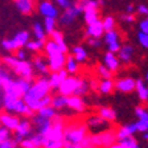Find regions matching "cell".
Segmentation results:
<instances>
[{
	"mask_svg": "<svg viewBox=\"0 0 148 148\" xmlns=\"http://www.w3.org/2000/svg\"><path fill=\"white\" fill-rule=\"evenodd\" d=\"M89 134L85 120L69 119L64 121L63 148H82L81 142Z\"/></svg>",
	"mask_w": 148,
	"mask_h": 148,
	"instance_id": "cell-1",
	"label": "cell"
},
{
	"mask_svg": "<svg viewBox=\"0 0 148 148\" xmlns=\"http://www.w3.org/2000/svg\"><path fill=\"white\" fill-rule=\"evenodd\" d=\"M50 91H51V87H50V83H49V79L42 77L31 84L29 91L26 94H24L21 98L33 112H38L40 109L39 100L43 98L45 95L50 94Z\"/></svg>",
	"mask_w": 148,
	"mask_h": 148,
	"instance_id": "cell-2",
	"label": "cell"
},
{
	"mask_svg": "<svg viewBox=\"0 0 148 148\" xmlns=\"http://www.w3.org/2000/svg\"><path fill=\"white\" fill-rule=\"evenodd\" d=\"M44 50L46 53V57L49 59V69L51 72L59 71L64 68L65 65V53L59 49V46L53 42H46L44 45Z\"/></svg>",
	"mask_w": 148,
	"mask_h": 148,
	"instance_id": "cell-3",
	"label": "cell"
},
{
	"mask_svg": "<svg viewBox=\"0 0 148 148\" xmlns=\"http://www.w3.org/2000/svg\"><path fill=\"white\" fill-rule=\"evenodd\" d=\"M3 63L7 65V68H11L17 75H19L20 78H24L29 82H32L33 78V69L31 63L26 60H20L17 57L6 56L3 58Z\"/></svg>",
	"mask_w": 148,
	"mask_h": 148,
	"instance_id": "cell-4",
	"label": "cell"
},
{
	"mask_svg": "<svg viewBox=\"0 0 148 148\" xmlns=\"http://www.w3.org/2000/svg\"><path fill=\"white\" fill-rule=\"evenodd\" d=\"M91 139H92V142L96 148H106L108 146H112L117 142L116 129L108 128L106 130L91 134Z\"/></svg>",
	"mask_w": 148,
	"mask_h": 148,
	"instance_id": "cell-5",
	"label": "cell"
},
{
	"mask_svg": "<svg viewBox=\"0 0 148 148\" xmlns=\"http://www.w3.org/2000/svg\"><path fill=\"white\" fill-rule=\"evenodd\" d=\"M30 39V33L27 31H21L18 32L12 39H5L1 42V46L7 51H13L18 50L21 46L26 45V43Z\"/></svg>",
	"mask_w": 148,
	"mask_h": 148,
	"instance_id": "cell-6",
	"label": "cell"
},
{
	"mask_svg": "<svg viewBox=\"0 0 148 148\" xmlns=\"http://www.w3.org/2000/svg\"><path fill=\"white\" fill-rule=\"evenodd\" d=\"M79 13H83V10L82 7L76 4V5H70L69 7L65 8L64 13L60 16L59 18V23L62 25H70V24L73 23V20L76 19V17L79 14Z\"/></svg>",
	"mask_w": 148,
	"mask_h": 148,
	"instance_id": "cell-7",
	"label": "cell"
},
{
	"mask_svg": "<svg viewBox=\"0 0 148 148\" xmlns=\"http://www.w3.org/2000/svg\"><path fill=\"white\" fill-rule=\"evenodd\" d=\"M104 43L108 46L109 52H113V53L119 52V50L121 49L119 32L115 29L110 30V31H107L106 34H104Z\"/></svg>",
	"mask_w": 148,
	"mask_h": 148,
	"instance_id": "cell-8",
	"label": "cell"
},
{
	"mask_svg": "<svg viewBox=\"0 0 148 148\" xmlns=\"http://www.w3.org/2000/svg\"><path fill=\"white\" fill-rule=\"evenodd\" d=\"M79 82V77H66L63 82L59 84L58 87V92L60 95H64V96H71L75 92L77 85Z\"/></svg>",
	"mask_w": 148,
	"mask_h": 148,
	"instance_id": "cell-9",
	"label": "cell"
},
{
	"mask_svg": "<svg viewBox=\"0 0 148 148\" xmlns=\"http://www.w3.org/2000/svg\"><path fill=\"white\" fill-rule=\"evenodd\" d=\"M85 123H87V126H88V129H92V130H95V133L106 130V129H108L107 126H109V122L107 120H104L102 116H100L98 114L97 115H91L90 117H88L87 120H85Z\"/></svg>",
	"mask_w": 148,
	"mask_h": 148,
	"instance_id": "cell-10",
	"label": "cell"
},
{
	"mask_svg": "<svg viewBox=\"0 0 148 148\" xmlns=\"http://www.w3.org/2000/svg\"><path fill=\"white\" fill-rule=\"evenodd\" d=\"M16 138H14V141L17 143H20L23 141V139L25 138H29V135L31 134L32 132V126H31V122L27 121V120H23V121H19V125L18 127L16 128Z\"/></svg>",
	"mask_w": 148,
	"mask_h": 148,
	"instance_id": "cell-11",
	"label": "cell"
},
{
	"mask_svg": "<svg viewBox=\"0 0 148 148\" xmlns=\"http://www.w3.org/2000/svg\"><path fill=\"white\" fill-rule=\"evenodd\" d=\"M32 122H33L34 127L37 128V130H38V133L45 135L49 132V129L51 128L52 120L51 119H46L44 116H40L39 114H37V115L32 116Z\"/></svg>",
	"mask_w": 148,
	"mask_h": 148,
	"instance_id": "cell-12",
	"label": "cell"
},
{
	"mask_svg": "<svg viewBox=\"0 0 148 148\" xmlns=\"http://www.w3.org/2000/svg\"><path fill=\"white\" fill-rule=\"evenodd\" d=\"M115 83V89L121 91V92H132L135 90V83L136 81L133 79L132 77H125V78H120Z\"/></svg>",
	"mask_w": 148,
	"mask_h": 148,
	"instance_id": "cell-13",
	"label": "cell"
},
{
	"mask_svg": "<svg viewBox=\"0 0 148 148\" xmlns=\"http://www.w3.org/2000/svg\"><path fill=\"white\" fill-rule=\"evenodd\" d=\"M19 121L20 120L17 116L11 115L10 113H0V122L8 130H16L19 125Z\"/></svg>",
	"mask_w": 148,
	"mask_h": 148,
	"instance_id": "cell-14",
	"label": "cell"
},
{
	"mask_svg": "<svg viewBox=\"0 0 148 148\" xmlns=\"http://www.w3.org/2000/svg\"><path fill=\"white\" fill-rule=\"evenodd\" d=\"M38 11L42 16L45 18H57L58 17V11L57 8L49 1H42L38 6Z\"/></svg>",
	"mask_w": 148,
	"mask_h": 148,
	"instance_id": "cell-15",
	"label": "cell"
},
{
	"mask_svg": "<svg viewBox=\"0 0 148 148\" xmlns=\"http://www.w3.org/2000/svg\"><path fill=\"white\" fill-rule=\"evenodd\" d=\"M104 29L102 25V20L98 19L95 23H91L88 25L87 31H85V36L87 37H92V38H100V37L103 34Z\"/></svg>",
	"mask_w": 148,
	"mask_h": 148,
	"instance_id": "cell-16",
	"label": "cell"
},
{
	"mask_svg": "<svg viewBox=\"0 0 148 148\" xmlns=\"http://www.w3.org/2000/svg\"><path fill=\"white\" fill-rule=\"evenodd\" d=\"M103 65L107 66L112 72H115L120 68V59L119 57L113 52H107L103 57Z\"/></svg>",
	"mask_w": 148,
	"mask_h": 148,
	"instance_id": "cell-17",
	"label": "cell"
},
{
	"mask_svg": "<svg viewBox=\"0 0 148 148\" xmlns=\"http://www.w3.org/2000/svg\"><path fill=\"white\" fill-rule=\"evenodd\" d=\"M66 77H68V71L64 70V69H62L59 71H56V72H52L50 78H49V83H50L51 89H58L59 84L63 82Z\"/></svg>",
	"mask_w": 148,
	"mask_h": 148,
	"instance_id": "cell-18",
	"label": "cell"
},
{
	"mask_svg": "<svg viewBox=\"0 0 148 148\" xmlns=\"http://www.w3.org/2000/svg\"><path fill=\"white\" fill-rule=\"evenodd\" d=\"M138 132V128H136V123H128V125H125V126H121L116 129V136H117V140L119 139H122V138H126V136H132L135 133Z\"/></svg>",
	"mask_w": 148,
	"mask_h": 148,
	"instance_id": "cell-19",
	"label": "cell"
},
{
	"mask_svg": "<svg viewBox=\"0 0 148 148\" xmlns=\"http://www.w3.org/2000/svg\"><path fill=\"white\" fill-rule=\"evenodd\" d=\"M68 107L72 110H75L76 113H82L85 109V104L81 96H76V95L68 96Z\"/></svg>",
	"mask_w": 148,
	"mask_h": 148,
	"instance_id": "cell-20",
	"label": "cell"
},
{
	"mask_svg": "<svg viewBox=\"0 0 148 148\" xmlns=\"http://www.w3.org/2000/svg\"><path fill=\"white\" fill-rule=\"evenodd\" d=\"M117 53H119L120 62H123L125 64H129L133 59V56H134V49L130 45H123V46H121Z\"/></svg>",
	"mask_w": 148,
	"mask_h": 148,
	"instance_id": "cell-21",
	"label": "cell"
},
{
	"mask_svg": "<svg viewBox=\"0 0 148 148\" xmlns=\"http://www.w3.org/2000/svg\"><path fill=\"white\" fill-rule=\"evenodd\" d=\"M14 3L23 14H31L34 10L33 0H14Z\"/></svg>",
	"mask_w": 148,
	"mask_h": 148,
	"instance_id": "cell-22",
	"label": "cell"
},
{
	"mask_svg": "<svg viewBox=\"0 0 148 148\" xmlns=\"http://www.w3.org/2000/svg\"><path fill=\"white\" fill-rule=\"evenodd\" d=\"M33 65H34L36 70H38L40 73H43V75H47L49 71H50L47 62L42 56H36L33 58Z\"/></svg>",
	"mask_w": 148,
	"mask_h": 148,
	"instance_id": "cell-23",
	"label": "cell"
},
{
	"mask_svg": "<svg viewBox=\"0 0 148 148\" xmlns=\"http://www.w3.org/2000/svg\"><path fill=\"white\" fill-rule=\"evenodd\" d=\"M65 70L68 71V73H71V75H75V73L78 72L79 65H78V62L73 58L72 55H68L66 59H65Z\"/></svg>",
	"mask_w": 148,
	"mask_h": 148,
	"instance_id": "cell-24",
	"label": "cell"
},
{
	"mask_svg": "<svg viewBox=\"0 0 148 148\" xmlns=\"http://www.w3.org/2000/svg\"><path fill=\"white\" fill-rule=\"evenodd\" d=\"M51 40H53V42L59 46V49H60V50L63 51L64 53H68V46H66V44L64 43L63 34H62L60 31L55 30V31L51 33Z\"/></svg>",
	"mask_w": 148,
	"mask_h": 148,
	"instance_id": "cell-25",
	"label": "cell"
},
{
	"mask_svg": "<svg viewBox=\"0 0 148 148\" xmlns=\"http://www.w3.org/2000/svg\"><path fill=\"white\" fill-rule=\"evenodd\" d=\"M135 90L138 92V96L141 101L146 102L148 101V88L145 85V83L141 79H136V83H135Z\"/></svg>",
	"mask_w": 148,
	"mask_h": 148,
	"instance_id": "cell-26",
	"label": "cell"
},
{
	"mask_svg": "<svg viewBox=\"0 0 148 148\" xmlns=\"http://www.w3.org/2000/svg\"><path fill=\"white\" fill-rule=\"evenodd\" d=\"M98 115L102 116L108 122H114L116 120V113L115 110L109 107H101L98 109Z\"/></svg>",
	"mask_w": 148,
	"mask_h": 148,
	"instance_id": "cell-27",
	"label": "cell"
},
{
	"mask_svg": "<svg viewBox=\"0 0 148 148\" xmlns=\"http://www.w3.org/2000/svg\"><path fill=\"white\" fill-rule=\"evenodd\" d=\"M115 88V83L112 79H102L98 82L97 90L101 94H110Z\"/></svg>",
	"mask_w": 148,
	"mask_h": 148,
	"instance_id": "cell-28",
	"label": "cell"
},
{
	"mask_svg": "<svg viewBox=\"0 0 148 148\" xmlns=\"http://www.w3.org/2000/svg\"><path fill=\"white\" fill-rule=\"evenodd\" d=\"M51 107H53L55 109H63L64 107H68V96L60 95V94L52 96Z\"/></svg>",
	"mask_w": 148,
	"mask_h": 148,
	"instance_id": "cell-29",
	"label": "cell"
},
{
	"mask_svg": "<svg viewBox=\"0 0 148 148\" xmlns=\"http://www.w3.org/2000/svg\"><path fill=\"white\" fill-rule=\"evenodd\" d=\"M72 56L78 63H84L88 58V53L84 50V47L82 46H75L72 49Z\"/></svg>",
	"mask_w": 148,
	"mask_h": 148,
	"instance_id": "cell-30",
	"label": "cell"
},
{
	"mask_svg": "<svg viewBox=\"0 0 148 148\" xmlns=\"http://www.w3.org/2000/svg\"><path fill=\"white\" fill-rule=\"evenodd\" d=\"M117 143L122 148H139L138 141L133 138V135H132V136H126V138L119 139L117 140Z\"/></svg>",
	"mask_w": 148,
	"mask_h": 148,
	"instance_id": "cell-31",
	"label": "cell"
},
{
	"mask_svg": "<svg viewBox=\"0 0 148 148\" xmlns=\"http://www.w3.org/2000/svg\"><path fill=\"white\" fill-rule=\"evenodd\" d=\"M89 88H90L89 83L85 81V79H83V78H79L78 85H77L75 92H73V95H76V96H83V95H85V94L88 92Z\"/></svg>",
	"mask_w": 148,
	"mask_h": 148,
	"instance_id": "cell-32",
	"label": "cell"
},
{
	"mask_svg": "<svg viewBox=\"0 0 148 148\" xmlns=\"http://www.w3.org/2000/svg\"><path fill=\"white\" fill-rule=\"evenodd\" d=\"M96 72L102 79H112L113 78V72L102 64H98L96 66Z\"/></svg>",
	"mask_w": 148,
	"mask_h": 148,
	"instance_id": "cell-33",
	"label": "cell"
},
{
	"mask_svg": "<svg viewBox=\"0 0 148 148\" xmlns=\"http://www.w3.org/2000/svg\"><path fill=\"white\" fill-rule=\"evenodd\" d=\"M44 45H45V40L36 39V40H32V42H27L25 46L29 49L30 51H33V52H39V51L42 50V49H44Z\"/></svg>",
	"mask_w": 148,
	"mask_h": 148,
	"instance_id": "cell-34",
	"label": "cell"
},
{
	"mask_svg": "<svg viewBox=\"0 0 148 148\" xmlns=\"http://www.w3.org/2000/svg\"><path fill=\"white\" fill-rule=\"evenodd\" d=\"M32 29H33V33H34V36H36V38H37V39H39V40H45L46 32H45V30L43 29V26L40 25L39 23H34Z\"/></svg>",
	"mask_w": 148,
	"mask_h": 148,
	"instance_id": "cell-35",
	"label": "cell"
},
{
	"mask_svg": "<svg viewBox=\"0 0 148 148\" xmlns=\"http://www.w3.org/2000/svg\"><path fill=\"white\" fill-rule=\"evenodd\" d=\"M38 114L40 116H44L46 119H52L56 116V109L51 106H47V107H44V108H40L38 110Z\"/></svg>",
	"mask_w": 148,
	"mask_h": 148,
	"instance_id": "cell-36",
	"label": "cell"
},
{
	"mask_svg": "<svg viewBox=\"0 0 148 148\" xmlns=\"http://www.w3.org/2000/svg\"><path fill=\"white\" fill-rule=\"evenodd\" d=\"M44 30L49 34H51L56 30V19L55 18H45V20H44Z\"/></svg>",
	"mask_w": 148,
	"mask_h": 148,
	"instance_id": "cell-37",
	"label": "cell"
},
{
	"mask_svg": "<svg viewBox=\"0 0 148 148\" xmlns=\"http://www.w3.org/2000/svg\"><path fill=\"white\" fill-rule=\"evenodd\" d=\"M102 25H103V29L104 31H110V30H114L115 26H116V21L113 17H106L103 20H102Z\"/></svg>",
	"mask_w": 148,
	"mask_h": 148,
	"instance_id": "cell-38",
	"label": "cell"
},
{
	"mask_svg": "<svg viewBox=\"0 0 148 148\" xmlns=\"http://www.w3.org/2000/svg\"><path fill=\"white\" fill-rule=\"evenodd\" d=\"M44 148H63V141L59 140H51V139H46L44 140L43 143Z\"/></svg>",
	"mask_w": 148,
	"mask_h": 148,
	"instance_id": "cell-39",
	"label": "cell"
},
{
	"mask_svg": "<svg viewBox=\"0 0 148 148\" xmlns=\"http://www.w3.org/2000/svg\"><path fill=\"white\" fill-rule=\"evenodd\" d=\"M135 123H136L138 132H141V133H146V132H148V117L139 119Z\"/></svg>",
	"mask_w": 148,
	"mask_h": 148,
	"instance_id": "cell-40",
	"label": "cell"
},
{
	"mask_svg": "<svg viewBox=\"0 0 148 148\" xmlns=\"http://www.w3.org/2000/svg\"><path fill=\"white\" fill-rule=\"evenodd\" d=\"M138 42H139V44H140L142 47L148 49V34L140 31V32L138 33Z\"/></svg>",
	"mask_w": 148,
	"mask_h": 148,
	"instance_id": "cell-41",
	"label": "cell"
},
{
	"mask_svg": "<svg viewBox=\"0 0 148 148\" xmlns=\"http://www.w3.org/2000/svg\"><path fill=\"white\" fill-rule=\"evenodd\" d=\"M19 146H20L21 148H39L38 146H37V145L31 140V138L23 139V141L19 143Z\"/></svg>",
	"mask_w": 148,
	"mask_h": 148,
	"instance_id": "cell-42",
	"label": "cell"
},
{
	"mask_svg": "<svg viewBox=\"0 0 148 148\" xmlns=\"http://www.w3.org/2000/svg\"><path fill=\"white\" fill-rule=\"evenodd\" d=\"M17 142L12 139H7L3 142H0V148H17Z\"/></svg>",
	"mask_w": 148,
	"mask_h": 148,
	"instance_id": "cell-43",
	"label": "cell"
},
{
	"mask_svg": "<svg viewBox=\"0 0 148 148\" xmlns=\"http://www.w3.org/2000/svg\"><path fill=\"white\" fill-rule=\"evenodd\" d=\"M135 115H136V117H139V119L148 117V112L142 107H136V109H135Z\"/></svg>",
	"mask_w": 148,
	"mask_h": 148,
	"instance_id": "cell-44",
	"label": "cell"
},
{
	"mask_svg": "<svg viewBox=\"0 0 148 148\" xmlns=\"http://www.w3.org/2000/svg\"><path fill=\"white\" fill-rule=\"evenodd\" d=\"M10 139V130L5 127H0V142Z\"/></svg>",
	"mask_w": 148,
	"mask_h": 148,
	"instance_id": "cell-45",
	"label": "cell"
},
{
	"mask_svg": "<svg viewBox=\"0 0 148 148\" xmlns=\"http://www.w3.org/2000/svg\"><path fill=\"white\" fill-rule=\"evenodd\" d=\"M88 44L94 46V47H100L102 42L100 40V38H92V37H88Z\"/></svg>",
	"mask_w": 148,
	"mask_h": 148,
	"instance_id": "cell-46",
	"label": "cell"
},
{
	"mask_svg": "<svg viewBox=\"0 0 148 148\" xmlns=\"http://www.w3.org/2000/svg\"><path fill=\"white\" fill-rule=\"evenodd\" d=\"M139 26H140V31L141 32H145V33L148 34V17L145 18V19H142L140 21V25Z\"/></svg>",
	"mask_w": 148,
	"mask_h": 148,
	"instance_id": "cell-47",
	"label": "cell"
},
{
	"mask_svg": "<svg viewBox=\"0 0 148 148\" xmlns=\"http://www.w3.org/2000/svg\"><path fill=\"white\" fill-rule=\"evenodd\" d=\"M14 57H17L20 60H26V52L24 50H21V47H20V49H18V50L16 51V56Z\"/></svg>",
	"mask_w": 148,
	"mask_h": 148,
	"instance_id": "cell-48",
	"label": "cell"
},
{
	"mask_svg": "<svg viewBox=\"0 0 148 148\" xmlns=\"http://www.w3.org/2000/svg\"><path fill=\"white\" fill-rule=\"evenodd\" d=\"M121 19L123 21H126V23H133L135 20V17L133 16V13H126V14H123L121 17Z\"/></svg>",
	"mask_w": 148,
	"mask_h": 148,
	"instance_id": "cell-49",
	"label": "cell"
},
{
	"mask_svg": "<svg viewBox=\"0 0 148 148\" xmlns=\"http://www.w3.org/2000/svg\"><path fill=\"white\" fill-rule=\"evenodd\" d=\"M138 12H139L140 14H142V16L148 17V7H147L146 5H140V6L138 7Z\"/></svg>",
	"mask_w": 148,
	"mask_h": 148,
	"instance_id": "cell-50",
	"label": "cell"
},
{
	"mask_svg": "<svg viewBox=\"0 0 148 148\" xmlns=\"http://www.w3.org/2000/svg\"><path fill=\"white\" fill-rule=\"evenodd\" d=\"M55 1H56L60 7H63V8H66V7H69V6L71 5L69 0H55Z\"/></svg>",
	"mask_w": 148,
	"mask_h": 148,
	"instance_id": "cell-51",
	"label": "cell"
},
{
	"mask_svg": "<svg viewBox=\"0 0 148 148\" xmlns=\"http://www.w3.org/2000/svg\"><path fill=\"white\" fill-rule=\"evenodd\" d=\"M126 12H127V13H133V12H134V7L132 5H128L127 8H126Z\"/></svg>",
	"mask_w": 148,
	"mask_h": 148,
	"instance_id": "cell-52",
	"label": "cell"
},
{
	"mask_svg": "<svg viewBox=\"0 0 148 148\" xmlns=\"http://www.w3.org/2000/svg\"><path fill=\"white\" fill-rule=\"evenodd\" d=\"M106 148H122V147L116 142V143H114V145H112V146H108V147H106Z\"/></svg>",
	"mask_w": 148,
	"mask_h": 148,
	"instance_id": "cell-53",
	"label": "cell"
},
{
	"mask_svg": "<svg viewBox=\"0 0 148 148\" xmlns=\"http://www.w3.org/2000/svg\"><path fill=\"white\" fill-rule=\"evenodd\" d=\"M143 139H145V140H147V141H148V132H146V133H145V134H143Z\"/></svg>",
	"mask_w": 148,
	"mask_h": 148,
	"instance_id": "cell-54",
	"label": "cell"
},
{
	"mask_svg": "<svg viewBox=\"0 0 148 148\" xmlns=\"http://www.w3.org/2000/svg\"><path fill=\"white\" fill-rule=\"evenodd\" d=\"M146 79H147V81H148V72H147V73H146Z\"/></svg>",
	"mask_w": 148,
	"mask_h": 148,
	"instance_id": "cell-55",
	"label": "cell"
}]
</instances>
